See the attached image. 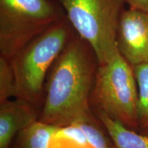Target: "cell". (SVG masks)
<instances>
[{
  "instance_id": "4",
  "label": "cell",
  "mask_w": 148,
  "mask_h": 148,
  "mask_svg": "<svg viewBox=\"0 0 148 148\" xmlns=\"http://www.w3.org/2000/svg\"><path fill=\"white\" fill-rule=\"evenodd\" d=\"M65 16L57 0H0V56L10 60Z\"/></svg>"
},
{
  "instance_id": "2",
  "label": "cell",
  "mask_w": 148,
  "mask_h": 148,
  "mask_svg": "<svg viewBox=\"0 0 148 148\" xmlns=\"http://www.w3.org/2000/svg\"><path fill=\"white\" fill-rule=\"evenodd\" d=\"M75 33L65 16L33 38L10 59L15 77L16 97L41 109L48 73Z\"/></svg>"
},
{
  "instance_id": "7",
  "label": "cell",
  "mask_w": 148,
  "mask_h": 148,
  "mask_svg": "<svg viewBox=\"0 0 148 148\" xmlns=\"http://www.w3.org/2000/svg\"><path fill=\"white\" fill-rule=\"evenodd\" d=\"M40 110L18 97L0 102V148H10L20 131L39 120Z\"/></svg>"
},
{
  "instance_id": "3",
  "label": "cell",
  "mask_w": 148,
  "mask_h": 148,
  "mask_svg": "<svg viewBox=\"0 0 148 148\" xmlns=\"http://www.w3.org/2000/svg\"><path fill=\"white\" fill-rule=\"evenodd\" d=\"M89 103L125 126L138 131V89L134 67L119 50L107 63L99 65Z\"/></svg>"
},
{
  "instance_id": "10",
  "label": "cell",
  "mask_w": 148,
  "mask_h": 148,
  "mask_svg": "<svg viewBox=\"0 0 148 148\" xmlns=\"http://www.w3.org/2000/svg\"><path fill=\"white\" fill-rule=\"evenodd\" d=\"M133 67L138 89L137 132L148 136V64Z\"/></svg>"
},
{
  "instance_id": "12",
  "label": "cell",
  "mask_w": 148,
  "mask_h": 148,
  "mask_svg": "<svg viewBox=\"0 0 148 148\" xmlns=\"http://www.w3.org/2000/svg\"><path fill=\"white\" fill-rule=\"evenodd\" d=\"M129 8L148 11V0H125Z\"/></svg>"
},
{
  "instance_id": "5",
  "label": "cell",
  "mask_w": 148,
  "mask_h": 148,
  "mask_svg": "<svg viewBox=\"0 0 148 148\" xmlns=\"http://www.w3.org/2000/svg\"><path fill=\"white\" fill-rule=\"evenodd\" d=\"M79 36L93 48L99 65L117 52L116 30L125 0H57Z\"/></svg>"
},
{
  "instance_id": "6",
  "label": "cell",
  "mask_w": 148,
  "mask_h": 148,
  "mask_svg": "<svg viewBox=\"0 0 148 148\" xmlns=\"http://www.w3.org/2000/svg\"><path fill=\"white\" fill-rule=\"evenodd\" d=\"M116 41L130 64H148V11L125 8L119 18Z\"/></svg>"
},
{
  "instance_id": "9",
  "label": "cell",
  "mask_w": 148,
  "mask_h": 148,
  "mask_svg": "<svg viewBox=\"0 0 148 148\" xmlns=\"http://www.w3.org/2000/svg\"><path fill=\"white\" fill-rule=\"evenodd\" d=\"M60 128L38 121L20 131L10 148H49L53 136Z\"/></svg>"
},
{
  "instance_id": "1",
  "label": "cell",
  "mask_w": 148,
  "mask_h": 148,
  "mask_svg": "<svg viewBox=\"0 0 148 148\" xmlns=\"http://www.w3.org/2000/svg\"><path fill=\"white\" fill-rule=\"evenodd\" d=\"M99 66L93 48L75 33L48 73L38 121L65 127L93 114L89 100Z\"/></svg>"
},
{
  "instance_id": "8",
  "label": "cell",
  "mask_w": 148,
  "mask_h": 148,
  "mask_svg": "<svg viewBox=\"0 0 148 148\" xmlns=\"http://www.w3.org/2000/svg\"><path fill=\"white\" fill-rule=\"evenodd\" d=\"M92 112L106 129L114 148H148L147 136L128 128L101 111Z\"/></svg>"
},
{
  "instance_id": "11",
  "label": "cell",
  "mask_w": 148,
  "mask_h": 148,
  "mask_svg": "<svg viewBox=\"0 0 148 148\" xmlns=\"http://www.w3.org/2000/svg\"><path fill=\"white\" fill-rule=\"evenodd\" d=\"M16 97L15 77L10 61L0 56V102Z\"/></svg>"
}]
</instances>
